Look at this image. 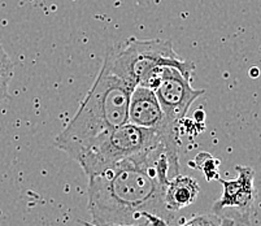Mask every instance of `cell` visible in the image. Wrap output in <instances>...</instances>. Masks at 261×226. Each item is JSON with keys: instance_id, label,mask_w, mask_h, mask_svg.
Wrapping results in <instances>:
<instances>
[{"instance_id": "11", "label": "cell", "mask_w": 261, "mask_h": 226, "mask_svg": "<svg viewBox=\"0 0 261 226\" xmlns=\"http://www.w3.org/2000/svg\"><path fill=\"white\" fill-rule=\"evenodd\" d=\"M187 222L191 226H225L221 218L217 217L213 213L194 216L192 218L187 220Z\"/></svg>"}, {"instance_id": "9", "label": "cell", "mask_w": 261, "mask_h": 226, "mask_svg": "<svg viewBox=\"0 0 261 226\" xmlns=\"http://www.w3.org/2000/svg\"><path fill=\"white\" fill-rule=\"evenodd\" d=\"M195 166L198 169H200L203 172L204 177L207 178V181H215L220 178L218 174V165H220V161L217 159H215L211 154L207 152H200L195 158Z\"/></svg>"}, {"instance_id": "10", "label": "cell", "mask_w": 261, "mask_h": 226, "mask_svg": "<svg viewBox=\"0 0 261 226\" xmlns=\"http://www.w3.org/2000/svg\"><path fill=\"white\" fill-rule=\"evenodd\" d=\"M13 77V64L11 59L0 61V106L8 96V87Z\"/></svg>"}, {"instance_id": "13", "label": "cell", "mask_w": 261, "mask_h": 226, "mask_svg": "<svg viewBox=\"0 0 261 226\" xmlns=\"http://www.w3.org/2000/svg\"><path fill=\"white\" fill-rule=\"evenodd\" d=\"M8 58H9V56L7 55V52L4 51V48L2 47V44H0V61L6 60V59H8Z\"/></svg>"}, {"instance_id": "14", "label": "cell", "mask_w": 261, "mask_h": 226, "mask_svg": "<svg viewBox=\"0 0 261 226\" xmlns=\"http://www.w3.org/2000/svg\"><path fill=\"white\" fill-rule=\"evenodd\" d=\"M181 226H191V225H190V223L189 222H187V221H186V222H184V223H182V225Z\"/></svg>"}, {"instance_id": "4", "label": "cell", "mask_w": 261, "mask_h": 226, "mask_svg": "<svg viewBox=\"0 0 261 226\" xmlns=\"http://www.w3.org/2000/svg\"><path fill=\"white\" fill-rule=\"evenodd\" d=\"M178 130L179 128H172L160 132L126 122L92 138L78 149L73 160L80 164L87 177H91L156 146L168 135L178 134Z\"/></svg>"}, {"instance_id": "12", "label": "cell", "mask_w": 261, "mask_h": 226, "mask_svg": "<svg viewBox=\"0 0 261 226\" xmlns=\"http://www.w3.org/2000/svg\"><path fill=\"white\" fill-rule=\"evenodd\" d=\"M81 223L84 226H99L95 225L92 222H87V221H81ZM103 226H149L147 222H141V223H133V225H103Z\"/></svg>"}, {"instance_id": "6", "label": "cell", "mask_w": 261, "mask_h": 226, "mask_svg": "<svg viewBox=\"0 0 261 226\" xmlns=\"http://www.w3.org/2000/svg\"><path fill=\"white\" fill-rule=\"evenodd\" d=\"M153 91L168 122L175 126H179L191 104L204 94V90H196L191 86V78L173 66L161 69Z\"/></svg>"}, {"instance_id": "1", "label": "cell", "mask_w": 261, "mask_h": 226, "mask_svg": "<svg viewBox=\"0 0 261 226\" xmlns=\"http://www.w3.org/2000/svg\"><path fill=\"white\" fill-rule=\"evenodd\" d=\"M179 173L178 134L139 152L113 168L89 177V211L92 223L172 226L174 212L164 196L170 178Z\"/></svg>"}, {"instance_id": "7", "label": "cell", "mask_w": 261, "mask_h": 226, "mask_svg": "<svg viewBox=\"0 0 261 226\" xmlns=\"http://www.w3.org/2000/svg\"><path fill=\"white\" fill-rule=\"evenodd\" d=\"M127 121L133 125L160 132L172 128H179L168 122L155 91L141 85L135 86L130 94Z\"/></svg>"}, {"instance_id": "3", "label": "cell", "mask_w": 261, "mask_h": 226, "mask_svg": "<svg viewBox=\"0 0 261 226\" xmlns=\"http://www.w3.org/2000/svg\"><path fill=\"white\" fill-rule=\"evenodd\" d=\"M106 56L115 72L134 87L141 85L153 90L164 66H173L190 78L195 69L165 39L129 38L123 43L108 47Z\"/></svg>"}, {"instance_id": "8", "label": "cell", "mask_w": 261, "mask_h": 226, "mask_svg": "<svg viewBox=\"0 0 261 226\" xmlns=\"http://www.w3.org/2000/svg\"><path fill=\"white\" fill-rule=\"evenodd\" d=\"M200 187L198 182L189 175H177L170 178L167 186L164 202L169 211L177 213L178 211L191 206L198 197Z\"/></svg>"}, {"instance_id": "5", "label": "cell", "mask_w": 261, "mask_h": 226, "mask_svg": "<svg viewBox=\"0 0 261 226\" xmlns=\"http://www.w3.org/2000/svg\"><path fill=\"white\" fill-rule=\"evenodd\" d=\"M236 180H222L224 191L212 206V213L220 217L225 226H251V215L256 200L253 185L255 170L250 166H237Z\"/></svg>"}, {"instance_id": "2", "label": "cell", "mask_w": 261, "mask_h": 226, "mask_svg": "<svg viewBox=\"0 0 261 226\" xmlns=\"http://www.w3.org/2000/svg\"><path fill=\"white\" fill-rule=\"evenodd\" d=\"M134 86L115 72L104 56L100 72L69 123L55 139V146L73 159L92 138L127 121L130 94Z\"/></svg>"}]
</instances>
